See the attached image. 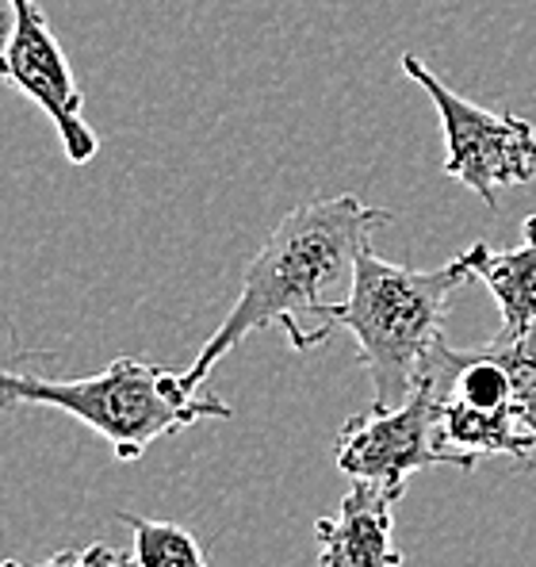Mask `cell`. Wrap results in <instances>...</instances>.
<instances>
[{"label": "cell", "instance_id": "3", "mask_svg": "<svg viewBox=\"0 0 536 567\" xmlns=\"http://www.w3.org/2000/svg\"><path fill=\"white\" fill-rule=\"evenodd\" d=\"M54 406L96 430L112 445L115 461H142L157 437L204 419H230V403L207 391H192L184 369L120 357L104 372L81 380H50L39 372L0 369V411Z\"/></svg>", "mask_w": 536, "mask_h": 567}, {"label": "cell", "instance_id": "1", "mask_svg": "<svg viewBox=\"0 0 536 567\" xmlns=\"http://www.w3.org/2000/svg\"><path fill=\"white\" fill-rule=\"evenodd\" d=\"M395 215L388 207H368L364 199L346 196H318L291 207L261 249L254 254L241 280V296L223 319V327L204 341L192 369L184 372L192 391H199L215 364L230 353L249 333L272 327H296L299 319H322L326 307L338 303L333 291L353 284L357 254L372 246V230L391 223Z\"/></svg>", "mask_w": 536, "mask_h": 567}, {"label": "cell", "instance_id": "10", "mask_svg": "<svg viewBox=\"0 0 536 567\" xmlns=\"http://www.w3.org/2000/svg\"><path fill=\"white\" fill-rule=\"evenodd\" d=\"M506 353L509 377H514V414L517 422L536 437V327L525 333V338L502 341L494 338Z\"/></svg>", "mask_w": 536, "mask_h": 567}, {"label": "cell", "instance_id": "11", "mask_svg": "<svg viewBox=\"0 0 536 567\" xmlns=\"http://www.w3.org/2000/svg\"><path fill=\"white\" fill-rule=\"evenodd\" d=\"M0 567H138V564H134V556H123L120 548L96 540V545H85V548H62V553H54L43 564L0 560Z\"/></svg>", "mask_w": 536, "mask_h": 567}, {"label": "cell", "instance_id": "4", "mask_svg": "<svg viewBox=\"0 0 536 567\" xmlns=\"http://www.w3.org/2000/svg\"><path fill=\"white\" fill-rule=\"evenodd\" d=\"M402 73L425 89L445 131V173L472 188L487 207L498 204V188L536 181V127L522 115L491 112L452 93L418 54H402Z\"/></svg>", "mask_w": 536, "mask_h": 567}, {"label": "cell", "instance_id": "8", "mask_svg": "<svg viewBox=\"0 0 536 567\" xmlns=\"http://www.w3.org/2000/svg\"><path fill=\"white\" fill-rule=\"evenodd\" d=\"M475 280L491 288L502 311V341L525 338L536 327V215L525 219V238L517 249H491L487 241L467 246Z\"/></svg>", "mask_w": 536, "mask_h": 567}, {"label": "cell", "instance_id": "12", "mask_svg": "<svg viewBox=\"0 0 536 567\" xmlns=\"http://www.w3.org/2000/svg\"><path fill=\"white\" fill-rule=\"evenodd\" d=\"M12 31H16V4L12 0H0V62L8 54V43H12Z\"/></svg>", "mask_w": 536, "mask_h": 567}, {"label": "cell", "instance_id": "6", "mask_svg": "<svg viewBox=\"0 0 536 567\" xmlns=\"http://www.w3.org/2000/svg\"><path fill=\"white\" fill-rule=\"evenodd\" d=\"M16 4V31L8 54L0 62V78H8L23 96H31L58 127L62 150L73 165H85L96 157L100 138L85 120V93L58 47L50 20L39 0H12Z\"/></svg>", "mask_w": 536, "mask_h": 567}, {"label": "cell", "instance_id": "2", "mask_svg": "<svg viewBox=\"0 0 536 567\" xmlns=\"http://www.w3.org/2000/svg\"><path fill=\"white\" fill-rule=\"evenodd\" d=\"M472 280L475 272L467 249L441 269H406L383 261L372 246H364L357 254L346 299L326 307L322 327L299 333L291 349L307 353L338 327L349 330L357 341V364L372 380L368 406H399L418 388L433 341L445 338L452 291Z\"/></svg>", "mask_w": 536, "mask_h": 567}, {"label": "cell", "instance_id": "9", "mask_svg": "<svg viewBox=\"0 0 536 567\" xmlns=\"http://www.w3.org/2000/svg\"><path fill=\"white\" fill-rule=\"evenodd\" d=\"M120 522L131 525L134 533V564L138 567H207L204 548L184 525L138 518V514H120Z\"/></svg>", "mask_w": 536, "mask_h": 567}, {"label": "cell", "instance_id": "7", "mask_svg": "<svg viewBox=\"0 0 536 567\" xmlns=\"http://www.w3.org/2000/svg\"><path fill=\"white\" fill-rule=\"evenodd\" d=\"M402 487L353 480L333 518L315 522L318 567H402L395 506Z\"/></svg>", "mask_w": 536, "mask_h": 567}, {"label": "cell", "instance_id": "5", "mask_svg": "<svg viewBox=\"0 0 536 567\" xmlns=\"http://www.w3.org/2000/svg\"><path fill=\"white\" fill-rule=\"evenodd\" d=\"M333 461L349 480H372L406 491V480L433 464H452L441 441V403L430 383L418 388L399 406H368L353 414L338 433Z\"/></svg>", "mask_w": 536, "mask_h": 567}]
</instances>
